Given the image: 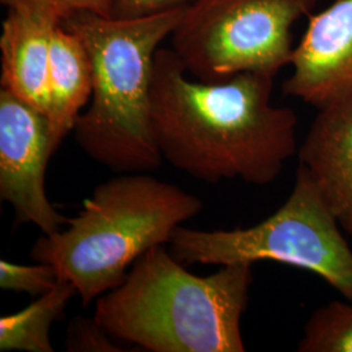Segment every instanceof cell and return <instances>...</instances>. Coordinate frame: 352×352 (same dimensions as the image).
Wrapping results in <instances>:
<instances>
[{
    "label": "cell",
    "instance_id": "6da1fadb",
    "mask_svg": "<svg viewBox=\"0 0 352 352\" xmlns=\"http://www.w3.org/2000/svg\"><path fill=\"white\" fill-rule=\"evenodd\" d=\"M274 77L244 72L221 82L190 78L175 51L160 47L151 119L162 158L206 183L276 182L298 154V115L272 103Z\"/></svg>",
    "mask_w": 352,
    "mask_h": 352
},
{
    "label": "cell",
    "instance_id": "7a4b0ae2",
    "mask_svg": "<svg viewBox=\"0 0 352 352\" xmlns=\"http://www.w3.org/2000/svg\"><path fill=\"white\" fill-rule=\"evenodd\" d=\"M248 263L197 277L164 245L145 252L94 318L113 338L151 352H244L240 321L253 276Z\"/></svg>",
    "mask_w": 352,
    "mask_h": 352
},
{
    "label": "cell",
    "instance_id": "3957f363",
    "mask_svg": "<svg viewBox=\"0 0 352 352\" xmlns=\"http://www.w3.org/2000/svg\"><path fill=\"white\" fill-rule=\"evenodd\" d=\"M184 8L139 19L78 12L62 23L82 39L91 64V97L76 122L75 139L94 162L119 174L161 167L151 119L154 58Z\"/></svg>",
    "mask_w": 352,
    "mask_h": 352
},
{
    "label": "cell",
    "instance_id": "277c9868",
    "mask_svg": "<svg viewBox=\"0 0 352 352\" xmlns=\"http://www.w3.org/2000/svg\"><path fill=\"white\" fill-rule=\"evenodd\" d=\"M202 208L199 197L175 184L146 173L120 174L94 189L65 228L41 236L30 258L54 266L88 307L122 285L129 266L170 243L176 228Z\"/></svg>",
    "mask_w": 352,
    "mask_h": 352
},
{
    "label": "cell",
    "instance_id": "5b68a950",
    "mask_svg": "<svg viewBox=\"0 0 352 352\" xmlns=\"http://www.w3.org/2000/svg\"><path fill=\"white\" fill-rule=\"evenodd\" d=\"M309 174L298 166L285 204L248 228L177 227L170 252L183 265L254 264L273 260L308 270L352 300V250Z\"/></svg>",
    "mask_w": 352,
    "mask_h": 352
},
{
    "label": "cell",
    "instance_id": "8992f818",
    "mask_svg": "<svg viewBox=\"0 0 352 352\" xmlns=\"http://www.w3.org/2000/svg\"><path fill=\"white\" fill-rule=\"evenodd\" d=\"M316 6L317 0H193L170 36L171 49L202 82L244 72L276 77L292 60V26Z\"/></svg>",
    "mask_w": 352,
    "mask_h": 352
},
{
    "label": "cell",
    "instance_id": "52a82bcc",
    "mask_svg": "<svg viewBox=\"0 0 352 352\" xmlns=\"http://www.w3.org/2000/svg\"><path fill=\"white\" fill-rule=\"evenodd\" d=\"M58 148L47 115L1 89L0 197L12 206L16 226L33 223L51 235L67 225L45 188L46 168Z\"/></svg>",
    "mask_w": 352,
    "mask_h": 352
},
{
    "label": "cell",
    "instance_id": "ba28073f",
    "mask_svg": "<svg viewBox=\"0 0 352 352\" xmlns=\"http://www.w3.org/2000/svg\"><path fill=\"white\" fill-rule=\"evenodd\" d=\"M286 96L322 109L352 91V0H336L309 23L292 55Z\"/></svg>",
    "mask_w": 352,
    "mask_h": 352
},
{
    "label": "cell",
    "instance_id": "9c48e42d",
    "mask_svg": "<svg viewBox=\"0 0 352 352\" xmlns=\"http://www.w3.org/2000/svg\"><path fill=\"white\" fill-rule=\"evenodd\" d=\"M1 23V89L47 115L50 101V49L62 12L49 4L25 3L7 8Z\"/></svg>",
    "mask_w": 352,
    "mask_h": 352
},
{
    "label": "cell",
    "instance_id": "30bf717a",
    "mask_svg": "<svg viewBox=\"0 0 352 352\" xmlns=\"http://www.w3.org/2000/svg\"><path fill=\"white\" fill-rule=\"evenodd\" d=\"M296 155L342 230L352 236V91L318 109Z\"/></svg>",
    "mask_w": 352,
    "mask_h": 352
},
{
    "label": "cell",
    "instance_id": "8fae6325",
    "mask_svg": "<svg viewBox=\"0 0 352 352\" xmlns=\"http://www.w3.org/2000/svg\"><path fill=\"white\" fill-rule=\"evenodd\" d=\"M93 75L88 51L76 33L56 26L50 49V101L47 119L56 144L75 131L81 110L90 101Z\"/></svg>",
    "mask_w": 352,
    "mask_h": 352
},
{
    "label": "cell",
    "instance_id": "7c38bea8",
    "mask_svg": "<svg viewBox=\"0 0 352 352\" xmlns=\"http://www.w3.org/2000/svg\"><path fill=\"white\" fill-rule=\"evenodd\" d=\"M75 286L59 279L54 289L32 302L25 309L0 318V351L52 352L50 329L63 318Z\"/></svg>",
    "mask_w": 352,
    "mask_h": 352
},
{
    "label": "cell",
    "instance_id": "4fadbf2b",
    "mask_svg": "<svg viewBox=\"0 0 352 352\" xmlns=\"http://www.w3.org/2000/svg\"><path fill=\"white\" fill-rule=\"evenodd\" d=\"M299 352H352V300L318 307L304 327Z\"/></svg>",
    "mask_w": 352,
    "mask_h": 352
},
{
    "label": "cell",
    "instance_id": "5bb4252c",
    "mask_svg": "<svg viewBox=\"0 0 352 352\" xmlns=\"http://www.w3.org/2000/svg\"><path fill=\"white\" fill-rule=\"evenodd\" d=\"M59 282L54 266L38 263L37 265L13 264L0 261V289L30 295H43L54 289Z\"/></svg>",
    "mask_w": 352,
    "mask_h": 352
},
{
    "label": "cell",
    "instance_id": "9a60e30c",
    "mask_svg": "<svg viewBox=\"0 0 352 352\" xmlns=\"http://www.w3.org/2000/svg\"><path fill=\"white\" fill-rule=\"evenodd\" d=\"M65 347L68 351H122L111 342V336L93 318L76 317L67 329Z\"/></svg>",
    "mask_w": 352,
    "mask_h": 352
},
{
    "label": "cell",
    "instance_id": "2e32d148",
    "mask_svg": "<svg viewBox=\"0 0 352 352\" xmlns=\"http://www.w3.org/2000/svg\"><path fill=\"white\" fill-rule=\"evenodd\" d=\"M193 0H113V17L139 19L184 8Z\"/></svg>",
    "mask_w": 352,
    "mask_h": 352
},
{
    "label": "cell",
    "instance_id": "e0dca14e",
    "mask_svg": "<svg viewBox=\"0 0 352 352\" xmlns=\"http://www.w3.org/2000/svg\"><path fill=\"white\" fill-rule=\"evenodd\" d=\"M0 3L6 8L25 3L49 4L62 12L64 20L78 12H90L103 17H113V0H0Z\"/></svg>",
    "mask_w": 352,
    "mask_h": 352
}]
</instances>
